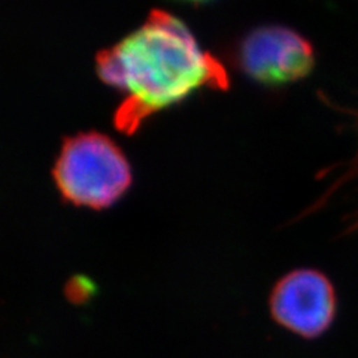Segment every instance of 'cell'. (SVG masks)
Returning <instances> with one entry per match:
<instances>
[{
  "label": "cell",
  "instance_id": "cell-1",
  "mask_svg": "<svg viewBox=\"0 0 358 358\" xmlns=\"http://www.w3.org/2000/svg\"><path fill=\"white\" fill-rule=\"evenodd\" d=\"M96 71L122 99L114 124L124 134L136 133L152 115L178 105L199 90L230 85L224 64L200 47L178 17L155 9L126 38L102 50Z\"/></svg>",
  "mask_w": 358,
  "mask_h": 358
},
{
  "label": "cell",
  "instance_id": "cell-2",
  "mask_svg": "<svg viewBox=\"0 0 358 358\" xmlns=\"http://www.w3.org/2000/svg\"><path fill=\"white\" fill-rule=\"evenodd\" d=\"M52 178L66 201L90 209L117 203L133 181L124 152L99 131L67 138L55 160Z\"/></svg>",
  "mask_w": 358,
  "mask_h": 358
},
{
  "label": "cell",
  "instance_id": "cell-3",
  "mask_svg": "<svg viewBox=\"0 0 358 358\" xmlns=\"http://www.w3.org/2000/svg\"><path fill=\"white\" fill-rule=\"evenodd\" d=\"M236 60L252 81L279 87L306 78L315 66V52L300 33L284 26H263L241 41Z\"/></svg>",
  "mask_w": 358,
  "mask_h": 358
},
{
  "label": "cell",
  "instance_id": "cell-4",
  "mask_svg": "<svg viewBox=\"0 0 358 358\" xmlns=\"http://www.w3.org/2000/svg\"><path fill=\"white\" fill-rule=\"evenodd\" d=\"M271 315L279 326L301 338H318L336 315V293L330 279L313 268H297L282 276L268 297Z\"/></svg>",
  "mask_w": 358,
  "mask_h": 358
},
{
  "label": "cell",
  "instance_id": "cell-5",
  "mask_svg": "<svg viewBox=\"0 0 358 358\" xmlns=\"http://www.w3.org/2000/svg\"><path fill=\"white\" fill-rule=\"evenodd\" d=\"M64 296L72 305L83 306L96 296V285L87 276H72L64 285Z\"/></svg>",
  "mask_w": 358,
  "mask_h": 358
},
{
  "label": "cell",
  "instance_id": "cell-6",
  "mask_svg": "<svg viewBox=\"0 0 358 358\" xmlns=\"http://www.w3.org/2000/svg\"><path fill=\"white\" fill-rule=\"evenodd\" d=\"M352 115L355 117V122H357V131H358V110H355V112H352ZM352 179H358V151H357V154H355V157L354 159L346 164V171H345V173L339 178V181L336 182V184H333L331 187H330V189L327 192V194L324 196L318 203H317V206L313 208V209H317V208H320L321 205H322V201H327V199L336 192V189H339V187L341 185H343L345 182H350V181H352ZM312 209V210H313ZM354 229H358V221H357V224L354 226Z\"/></svg>",
  "mask_w": 358,
  "mask_h": 358
},
{
  "label": "cell",
  "instance_id": "cell-7",
  "mask_svg": "<svg viewBox=\"0 0 358 358\" xmlns=\"http://www.w3.org/2000/svg\"><path fill=\"white\" fill-rule=\"evenodd\" d=\"M189 2H203V0H189Z\"/></svg>",
  "mask_w": 358,
  "mask_h": 358
}]
</instances>
